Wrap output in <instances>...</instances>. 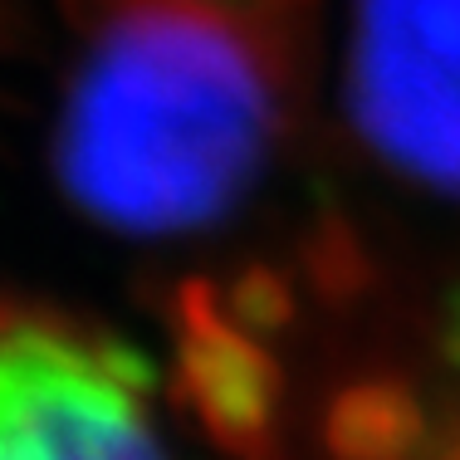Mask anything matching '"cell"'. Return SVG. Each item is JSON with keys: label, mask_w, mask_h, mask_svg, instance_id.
<instances>
[{"label": "cell", "mask_w": 460, "mask_h": 460, "mask_svg": "<svg viewBox=\"0 0 460 460\" xmlns=\"http://www.w3.org/2000/svg\"><path fill=\"white\" fill-rule=\"evenodd\" d=\"M54 177L133 245L216 240L319 118L323 0H59Z\"/></svg>", "instance_id": "1"}, {"label": "cell", "mask_w": 460, "mask_h": 460, "mask_svg": "<svg viewBox=\"0 0 460 460\" xmlns=\"http://www.w3.org/2000/svg\"><path fill=\"white\" fill-rule=\"evenodd\" d=\"M0 460H177L147 363L103 323L0 294Z\"/></svg>", "instance_id": "2"}, {"label": "cell", "mask_w": 460, "mask_h": 460, "mask_svg": "<svg viewBox=\"0 0 460 460\" xmlns=\"http://www.w3.org/2000/svg\"><path fill=\"white\" fill-rule=\"evenodd\" d=\"M338 103L363 172L460 211V0H353Z\"/></svg>", "instance_id": "3"}]
</instances>
